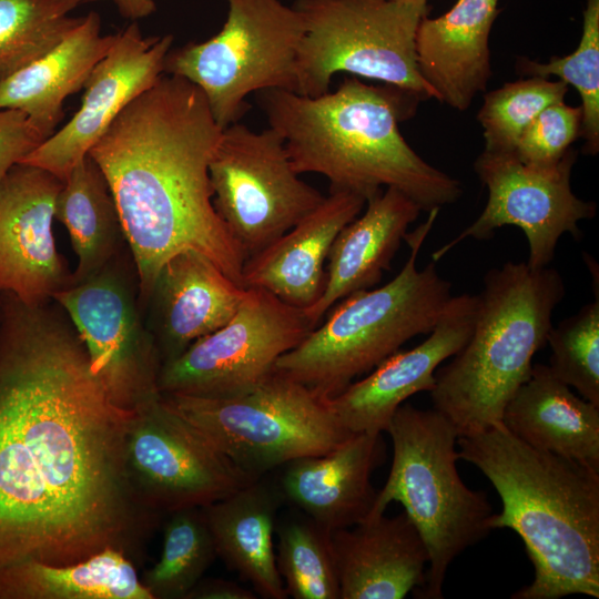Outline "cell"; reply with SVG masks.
Wrapping results in <instances>:
<instances>
[{
  "label": "cell",
  "instance_id": "cell-38",
  "mask_svg": "<svg viewBox=\"0 0 599 599\" xmlns=\"http://www.w3.org/2000/svg\"><path fill=\"white\" fill-rule=\"evenodd\" d=\"M256 593L238 583L221 578H202L185 599H255Z\"/></svg>",
  "mask_w": 599,
  "mask_h": 599
},
{
  "label": "cell",
  "instance_id": "cell-24",
  "mask_svg": "<svg viewBox=\"0 0 599 599\" xmlns=\"http://www.w3.org/2000/svg\"><path fill=\"white\" fill-rule=\"evenodd\" d=\"M422 211L395 187L366 201L364 213L345 225L332 245L322 296L304 309L315 326L337 302L380 281Z\"/></svg>",
  "mask_w": 599,
  "mask_h": 599
},
{
  "label": "cell",
  "instance_id": "cell-28",
  "mask_svg": "<svg viewBox=\"0 0 599 599\" xmlns=\"http://www.w3.org/2000/svg\"><path fill=\"white\" fill-rule=\"evenodd\" d=\"M0 599H153L133 560L106 548L84 560H27L0 568Z\"/></svg>",
  "mask_w": 599,
  "mask_h": 599
},
{
  "label": "cell",
  "instance_id": "cell-12",
  "mask_svg": "<svg viewBox=\"0 0 599 599\" xmlns=\"http://www.w3.org/2000/svg\"><path fill=\"white\" fill-rule=\"evenodd\" d=\"M213 205L246 258L315 210L325 196L300 179L283 138L272 128L222 129L209 165Z\"/></svg>",
  "mask_w": 599,
  "mask_h": 599
},
{
  "label": "cell",
  "instance_id": "cell-13",
  "mask_svg": "<svg viewBox=\"0 0 599 599\" xmlns=\"http://www.w3.org/2000/svg\"><path fill=\"white\" fill-rule=\"evenodd\" d=\"M316 327L304 309L250 287L233 317L162 364L161 394L230 398L251 392Z\"/></svg>",
  "mask_w": 599,
  "mask_h": 599
},
{
  "label": "cell",
  "instance_id": "cell-30",
  "mask_svg": "<svg viewBox=\"0 0 599 599\" xmlns=\"http://www.w3.org/2000/svg\"><path fill=\"white\" fill-rule=\"evenodd\" d=\"M98 0H0V82L54 48L81 20L74 9Z\"/></svg>",
  "mask_w": 599,
  "mask_h": 599
},
{
  "label": "cell",
  "instance_id": "cell-32",
  "mask_svg": "<svg viewBox=\"0 0 599 599\" xmlns=\"http://www.w3.org/2000/svg\"><path fill=\"white\" fill-rule=\"evenodd\" d=\"M167 515L160 558L140 578L153 599H185L217 556L201 508Z\"/></svg>",
  "mask_w": 599,
  "mask_h": 599
},
{
  "label": "cell",
  "instance_id": "cell-35",
  "mask_svg": "<svg viewBox=\"0 0 599 599\" xmlns=\"http://www.w3.org/2000/svg\"><path fill=\"white\" fill-rule=\"evenodd\" d=\"M546 344L549 368L582 398L599 406V295L576 314L552 326Z\"/></svg>",
  "mask_w": 599,
  "mask_h": 599
},
{
  "label": "cell",
  "instance_id": "cell-37",
  "mask_svg": "<svg viewBox=\"0 0 599 599\" xmlns=\"http://www.w3.org/2000/svg\"><path fill=\"white\" fill-rule=\"evenodd\" d=\"M45 138L20 110H0V181Z\"/></svg>",
  "mask_w": 599,
  "mask_h": 599
},
{
  "label": "cell",
  "instance_id": "cell-25",
  "mask_svg": "<svg viewBox=\"0 0 599 599\" xmlns=\"http://www.w3.org/2000/svg\"><path fill=\"white\" fill-rule=\"evenodd\" d=\"M501 423L529 446L599 471V406L577 396L548 365H532Z\"/></svg>",
  "mask_w": 599,
  "mask_h": 599
},
{
  "label": "cell",
  "instance_id": "cell-7",
  "mask_svg": "<svg viewBox=\"0 0 599 599\" xmlns=\"http://www.w3.org/2000/svg\"><path fill=\"white\" fill-rule=\"evenodd\" d=\"M386 432L393 463L368 517L383 515L392 501L403 505L429 554L425 583L414 595L441 599L449 565L491 530L493 507L484 491L470 489L460 478L458 436L443 414L403 404Z\"/></svg>",
  "mask_w": 599,
  "mask_h": 599
},
{
  "label": "cell",
  "instance_id": "cell-3",
  "mask_svg": "<svg viewBox=\"0 0 599 599\" xmlns=\"http://www.w3.org/2000/svg\"><path fill=\"white\" fill-rule=\"evenodd\" d=\"M420 99L393 85H370L345 78L333 92L306 97L284 89L260 92L270 128L284 140L298 173H318L331 190L367 201L395 187L423 211L455 203L461 183L423 160L405 141L399 122Z\"/></svg>",
  "mask_w": 599,
  "mask_h": 599
},
{
  "label": "cell",
  "instance_id": "cell-23",
  "mask_svg": "<svg viewBox=\"0 0 599 599\" xmlns=\"http://www.w3.org/2000/svg\"><path fill=\"white\" fill-rule=\"evenodd\" d=\"M498 0H457L437 18L424 16L415 35L422 78L436 100L466 111L491 77L489 35Z\"/></svg>",
  "mask_w": 599,
  "mask_h": 599
},
{
  "label": "cell",
  "instance_id": "cell-9",
  "mask_svg": "<svg viewBox=\"0 0 599 599\" xmlns=\"http://www.w3.org/2000/svg\"><path fill=\"white\" fill-rule=\"evenodd\" d=\"M305 32L296 57V93L329 91L334 74L345 72L435 98L416 63L415 35L428 4L396 0H296Z\"/></svg>",
  "mask_w": 599,
  "mask_h": 599
},
{
  "label": "cell",
  "instance_id": "cell-22",
  "mask_svg": "<svg viewBox=\"0 0 599 599\" xmlns=\"http://www.w3.org/2000/svg\"><path fill=\"white\" fill-rule=\"evenodd\" d=\"M341 599H402L420 589L427 547L405 511L332 531Z\"/></svg>",
  "mask_w": 599,
  "mask_h": 599
},
{
  "label": "cell",
  "instance_id": "cell-15",
  "mask_svg": "<svg viewBox=\"0 0 599 599\" xmlns=\"http://www.w3.org/2000/svg\"><path fill=\"white\" fill-rule=\"evenodd\" d=\"M134 491L161 515L202 508L258 479L237 468L160 398L134 410L125 440Z\"/></svg>",
  "mask_w": 599,
  "mask_h": 599
},
{
  "label": "cell",
  "instance_id": "cell-14",
  "mask_svg": "<svg viewBox=\"0 0 599 599\" xmlns=\"http://www.w3.org/2000/svg\"><path fill=\"white\" fill-rule=\"evenodd\" d=\"M573 149L549 166L522 163L515 153L485 151L474 170L487 187V203L479 216L457 236L432 254L439 261L467 238L488 240L505 225L519 227L529 245L527 264L534 270L549 266L559 238L581 236L579 222L596 215V203L579 199L571 190Z\"/></svg>",
  "mask_w": 599,
  "mask_h": 599
},
{
  "label": "cell",
  "instance_id": "cell-21",
  "mask_svg": "<svg viewBox=\"0 0 599 599\" xmlns=\"http://www.w3.org/2000/svg\"><path fill=\"white\" fill-rule=\"evenodd\" d=\"M365 197L331 190L323 202L258 253L246 258L241 284L265 290L283 302L306 309L323 294L325 263L342 229L357 217Z\"/></svg>",
  "mask_w": 599,
  "mask_h": 599
},
{
  "label": "cell",
  "instance_id": "cell-20",
  "mask_svg": "<svg viewBox=\"0 0 599 599\" xmlns=\"http://www.w3.org/2000/svg\"><path fill=\"white\" fill-rule=\"evenodd\" d=\"M382 434H354L333 449L284 464L277 487L283 500L329 530L365 520L377 491L373 471L383 464Z\"/></svg>",
  "mask_w": 599,
  "mask_h": 599
},
{
  "label": "cell",
  "instance_id": "cell-27",
  "mask_svg": "<svg viewBox=\"0 0 599 599\" xmlns=\"http://www.w3.org/2000/svg\"><path fill=\"white\" fill-rule=\"evenodd\" d=\"M283 501L277 484L263 476L201 508L216 556L265 599L287 598L273 542Z\"/></svg>",
  "mask_w": 599,
  "mask_h": 599
},
{
  "label": "cell",
  "instance_id": "cell-31",
  "mask_svg": "<svg viewBox=\"0 0 599 599\" xmlns=\"http://www.w3.org/2000/svg\"><path fill=\"white\" fill-rule=\"evenodd\" d=\"M275 559L287 596L341 599L332 530L306 515L276 524Z\"/></svg>",
  "mask_w": 599,
  "mask_h": 599
},
{
  "label": "cell",
  "instance_id": "cell-6",
  "mask_svg": "<svg viewBox=\"0 0 599 599\" xmlns=\"http://www.w3.org/2000/svg\"><path fill=\"white\" fill-rule=\"evenodd\" d=\"M439 209L405 236L409 255L399 273L375 290L353 293L328 311L322 325L275 363L274 372L328 399L399 351L433 331L451 298V283L436 262L417 268L419 251Z\"/></svg>",
  "mask_w": 599,
  "mask_h": 599
},
{
  "label": "cell",
  "instance_id": "cell-5",
  "mask_svg": "<svg viewBox=\"0 0 599 599\" xmlns=\"http://www.w3.org/2000/svg\"><path fill=\"white\" fill-rule=\"evenodd\" d=\"M566 293L561 274L506 262L484 277L473 331L451 361L435 372L430 397L463 437L501 423L509 399L529 377L546 345L552 313Z\"/></svg>",
  "mask_w": 599,
  "mask_h": 599
},
{
  "label": "cell",
  "instance_id": "cell-26",
  "mask_svg": "<svg viewBox=\"0 0 599 599\" xmlns=\"http://www.w3.org/2000/svg\"><path fill=\"white\" fill-rule=\"evenodd\" d=\"M115 34H101L91 11L49 52L0 82V110L22 111L48 139L63 118L64 100L80 91L106 55Z\"/></svg>",
  "mask_w": 599,
  "mask_h": 599
},
{
  "label": "cell",
  "instance_id": "cell-41",
  "mask_svg": "<svg viewBox=\"0 0 599 599\" xmlns=\"http://www.w3.org/2000/svg\"><path fill=\"white\" fill-rule=\"evenodd\" d=\"M0 311H1V305H0Z\"/></svg>",
  "mask_w": 599,
  "mask_h": 599
},
{
  "label": "cell",
  "instance_id": "cell-40",
  "mask_svg": "<svg viewBox=\"0 0 599 599\" xmlns=\"http://www.w3.org/2000/svg\"><path fill=\"white\" fill-rule=\"evenodd\" d=\"M396 1L412 2V3H417V4H428L427 0H396Z\"/></svg>",
  "mask_w": 599,
  "mask_h": 599
},
{
  "label": "cell",
  "instance_id": "cell-8",
  "mask_svg": "<svg viewBox=\"0 0 599 599\" xmlns=\"http://www.w3.org/2000/svg\"><path fill=\"white\" fill-rule=\"evenodd\" d=\"M162 400L254 478L295 458L324 454L351 436L325 398L275 372L240 396L162 394Z\"/></svg>",
  "mask_w": 599,
  "mask_h": 599
},
{
  "label": "cell",
  "instance_id": "cell-34",
  "mask_svg": "<svg viewBox=\"0 0 599 599\" xmlns=\"http://www.w3.org/2000/svg\"><path fill=\"white\" fill-rule=\"evenodd\" d=\"M517 69L529 77L548 79L556 75L578 91L582 109L583 152L596 155L599 151V0H587L582 34L573 52L554 57L546 63L520 58Z\"/></svg>",
  "mask_w": 599,
  "mask_h": 599
},
{
  "label": "cell",
  "instance_id": "cell-18",
  "mask_svg": "<svg viewBox=\"0 0 599 599\" xmlns=\"http://www.w3.org/2000/svg\"><path fill=\"white\" fill-rule=\"evenodd\" d=\"M478 296H451L428 337L408 351H397L363 379L326 399L338 424L351 435L386 432L400 405L414 394L430 392L439 365L467 342L476 319Z\"/></svg>",
  "mask_w": 599,
  "mask_h": 599
},
{
  "label": "cell",
  "instance_id": "cell-33",
  "mask_svg": "<svg viewBox=\"0 0 599 599\" xmlns=\"http://www.w3.org/2000/svg\"><path fill=\"white\" fill-rule=\"evenodd\" d=\"M567 91L561 80L528 77L486 93L477 114L485 151L514 153L534 119L548 105L564 101Z\"/></svg>",
  "mask_w": 599,
  "mask_h": 599
},
{
  "label": "cell",
  "instance_id": "cell-10",
  "mask_svg": "<svg viewBox=\"0 0 599 599\" xmlns=\"http://www.w3.org/2000/svg\"><path fill=\"white\" fill-rule=\"evenodd\" d=\"M223 28L203 42L170 50L164 73L195 84L216 123L226 128L247 111L253 92H296V57L305 32L294 7L280 0H225Z\"/></svg>",
  "mask_w": 599,
  "mask_h": 599
},
{
  "label": "cell",
  "instance_id": "cell-17",
  "mask_svg": "<svg viewBox=\"0 0 599 599\" xmlns=\"http://www.w3.org/2000/svg\"><path fill=\"white\" fill-rule=\"evenodd\" d=\"M62 185L49 171L24 163L0 181V294L38 305L72 285L52 231Z\"/></svg>",
  "mask_w": 599,
  "mask_h": 599
},
{
  "label": "cell",
  "instance_id": "cell-4",
  "mask_svg": "<svg viewBox=\"0 0 599 599\" xmlns=\"http://www.w3.org/2000/svg\"><path fill=\"white\" fill-rule=\"evenodd\" d=\"M458 457L476 466L499 494L491 529L524 541L532 582L512 599L599 598V471L529 446L502 423L458 437Z\"/></svg>",
  "mask_w": 599,
  "mask_h": 599
},
{
  "label": "cell",
  "instance_id": "cell-36",
  "mask_svg": "<svg viewBox=\"0 0 599 599\" xmlns=\"http://www.w3.org/2000/svg\"><path fill=\"white\" fill-rule=\"evenodd\" d=\"M582 109L565 101L545 108L529 124L515 149L516 156L526 164L549 166L559 162L581 138Z\"/></svg>",
  "mask_w": 599,
  "mask_h": 599
},
{
  "label": "cell",
  "instance_id": "cell-19",
  "mask_svg": "<svg viewBox=\"0 0 599 599\" xmlns=\"http://www.w3.org/2000/svg\"><path fill=\"white\" fill-rule=\"evenodd\" d=\"M245 292L246 288L196 251H183L169 258L142 305L162 364L225 325L236 313Z\"/></svg>",
  "mask_w": 599,
  "mask_h": 599
},
{
  "label": "cell",
  "instance_id": "cell-1",
  "mask_svg": "<svg viewBox=\"0 0 599 599\" xmlns=\"http://www.w3.org/2000/svg\"><path fill=\"white\" fill-rule=\"evenodd\" d=\"M0 305V568L106 548L133 560L161 517L128 475L134 410L112 402L53 298Z\"/></svg>",
  "mask_w": 599,
  "mask_h": 599
},
{
  "label": "cell",
  "instance_id": "cell-16",
  "mask_svg": "<svg viewBox=\"0 0 599 599\" xmlns=\"http://www.w3.org/2000/svg\"><path fill=\"white\" fill-rule=\"evenodd\" d=\"M172 43V34L144 37L135 21L115 33L83 87L80 109L20 163L47 170L64 182L120 112L161 78Z\"/></svg>",
  "mask_w": 599,
  "mask_h": 599
},
{
  "label": "cell",
  "instance_id": "cell-2",
  "mask_svg": "<svg viewBox=\"0 0 599 599\" xmlns=\"http://www.w3.org/2000/svg\"><path fill=\"white\" fill-rule=\"evenodd\" d=\"M221 132L195 84L162 74L89 150L114 197L141 305L163 264L187 250L242 286L246 254L213 205L209 175Z\"/></svg>",
  "mask_w": 599,
  "mask_h": 599
},
{
  "label": "cell",
  "instance_id": "cell-39",
  "mask_svg": "<svg viewBox=\"0 0 599 599\" xmlns=\"http://www.w3.org/2000/svg\"><path fill=\"white\" fill-rule=\"evenodd\" d=\"M119 13L132 21L145 18L156 9L155 0H112Z\"/></svg>",
  "mask_w": 599,
  "mask_h": 599
},
{
  "label": "cell",
  "instance_id": "cell-11",
  "mask_svg": "<svg viewBox=\"0 0 599 599\" xmlns=\"http://www.w3.org/2000/svg\"><path fill=\"white\" fill-rule=\"evenodd\" d=\"M53 300L72 322L91 372L114 404L135 410L161 397L162 361L145 322L129 247Z\"/></svg>",
  "mask_w": 599,
  "mask_h": 599
},
{
  "label": "cell",
  "instance_id": "cell-29",
  "mask_svg": "<svg viewBox=\"0 0 599 599\" xmlns=\"http://www.w3.org/2000/svg\"><path fill=\"white\" fill-rule=\"evenodd\" d=\"M54 220L65 226L78 258L72 284L97 273L128 247L108 181L89 154L63 182L55 199Z\"/></svg>",
  "mask_w": 599,
  "mask_h": 599
}]
</instances>
